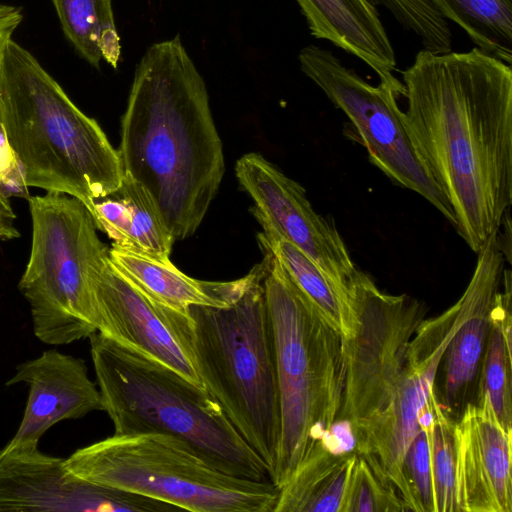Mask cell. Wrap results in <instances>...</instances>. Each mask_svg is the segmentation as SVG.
<instances>
[{
	"label": "cell",
	"instance_id": "1",
	"mask_svg": "<svg viewBox=\"0 0 512 512\" xmlns=\"http://www.w3.org/2000/svg\"><path fill=\"white\" fill-rule=\"evenodd\" d=\"M401 119L477 253L512 204V69L478 48L420 50L401 71Z\"/></svg>",
	"mask_w": 512,
	"mask_h": 512
},
{
	"label": "cell",
	"instance_id": "2",
	"mask_svg": "<svg viewBox=\"0 0 512 512\" xmlns=\"http://www.w3.org/2000/svg\"><path fill=\"white\" fill-rule=\"evenodd\" d=\"M358 325L344 340V388L336 422L345 426L354 453L398 494L407 511L413 500L404 457L420 430L419 412L435 390L445 350L462 323L463 297L442 314L424 319L423 302L391 295L358 270L352 283Z\"/></svg>",
	"mask_w": 512,
	"mask_h": 512
},
{
	"label": "cell",
	"instance_id": "3",
	"mask_svg": "<svg viewBox=\"0 0 512 512\" xmlns=\"http://www.w3.org/2000/svg\"><path fill=\"white\" fill-rule=\"evenodd\" d=\"M120 135L124 173L149 191L175 241L191 237L225 168L205 81L179 34L140 58Z\"/></svg>",
	"mask_w": 512,
	"mask_h": 512
},
{
	"label": "cell",
	"instance_id": "4",
	"mask_svg": "<svg viewBox=\"0 0 512 512\" xmlns=\"http://www.w3.org/2000/svg\"><path fill=\"white\" fill-rule=\"evenodd\" d=\"M0 124L28 187L76 197L89 210L120 187L118 150L98 122L14 40L0 62Z\"/></svg>",
	"mask_w": 512,
	"mask_h": 512
},
{
	"label": "cell",
	"instance_id": "5",
	"mask_svg": "<svg viewBox=\"0 0 512 512\" xmlns=\"http://www.w3.org/2000/svg\"><path fill=\"white\" fill-rule=\"evenodd\" d=\"M262 250L280 407L279 446L270 480L280 489L316 445L327 446L342 405L344 339L277 258Z\"/></svg>",
	"mask_w": 512,
	"mask_h": 512
},
{
	"label": "cell",
	"instance_id": "6",
	"mask_svg": "<svg viewBox=\"0 0 512 512\" xmlns=\"http://www.w3.org/2000/svg\"><path fill=\"white\" fill-rule=\"evenodd\" d=\"M88 338L103 411L114 434L172 435L229 475L270 480L262 459L207 389L99 332Z\"/></svg>",
	"mask_w": 512,
	"mask_h": 512
},
{
	"label": "cell",
	"instance_id": "7",
	"mask_svg": "<svg viewBox=\"0 0 512 512\" xmlns=\"http://www.w3.org/2000/svg\"><path fill=\"white\" fill-rule=\"evenodd\" d=\"M263 261L224 307L192 305L190 345L204 387L273 474L280 438L274 345Z\"/></svg>",
	"mask_w": 512,
	"mask_h": 512
},
{
	"label": "cell",
	"instance_id": "8",
	"mask_svg": "<svg viewBox=\"0 0 512 512\" xmlns=\"http://www.w3.org/2000/svg\"><path fill=\"white\" fill-rule=\"evenodd\" d=\"M64 466L82 481L192 512H275L280 494L270 480L229 475L188 442L161 433L114 434L76 450Z\"/></svg>",
	"mask_w": 512,
	"mask_h": 512
},
{
	"label": "cell",
	"instance_id": "9",
	"mask_svg": "<svg viewBox=\"0 0 512 512\" xmlns=\"http://www.w3.org/2000/svg\"><path fill=\"white\" fill-rule=\"evenodd\" d=\"M32 243L18 288L35 336L66 345L97 332L91 278L109 261L88 207L59 192L28 198Z\"/></svg>",
	"mask_w": 512,
	"mask_h": 512
},
{
	"label": "cell",
	"instance_id": "10",
	"mask_svg": "<svg viewBox=\"0 0 512 512\" xmlns=\"http://www.w3.org/2000/svg\"><path fill=\"white\" fill-rule=\"evenodd\" d=\"M301 71L349 118L369 160L393 182L424 197L454 226L453 210L424 167L401 119L397 99L403 83L380 80L374 86L315 44L298 54Z\"/></svg>",
	"mask_w": 512,
	"mask_h": 512
},
{
	"label": "cell",
	"instance_id": "11",
	"mask_svg": "<svg viewBox=\"0 0 512 512\" xmlns=\"http://www.w3.org/2000/svg\"><path fill=\"white\" fill-rule=\"evenodd\" d=\"M235 173L254 201L263 233L296 246L351 295L358 269L334 223L313 209L305 189L254 152L237 160Z\"/></svg>",
	"mask_w": 512,
	"mask_h": 512
},
{
	"label": "cell",
	"instance_id": "12",
	"mask_svg": "<svg viewBox=\"0 0 512 512\" xmlns=\"http://www.w3.org/2000/svg\"><path fill=\"white\" fill-rule=\"evenodd\" d=\"M91 291L97 332L205 388L190 345L189 313L152 300L125 278L110 259L92 276Z\"/></svg>",
	"mask_w": 512,
	"mask_h": 512
},
{
	"label": "cell",
	"instance_id": "13",
	"mask_svg": "<svg viewBox=\"0 0 512 512\" xmlns=\"http://www.w3.org/2000/svg\"><path fill=\"white\" fill-rule=\"evenodd\" d=\"M65 459L28 443L0 449V511L166 512L176 506L69 475Z\"/></svg>",
	"mask_w": 512,
	"mask_h": 512
},
{
	"label": "cell",
	"instance_id": "14",
	"mask_svg": "<svg viewBox=\"0 0 512 512\" xmlns=\"http://www.w3.org/2000/svg\"><path fill=\"white\" fill-rule=\"evenodd\" d=\"M511 442L487 392L466 404L455 421L459 512L512 511Z\"/></svg>",
	"mask_w": 512,
	"mask_h": 512
},
{
	"label": "cell",
	"instance_id": "15",
	"mask_svg": "<svg viewBox=\"0 0 512 512\" xmlns=\"http://www.w3.org/2000/svg\"><path fill=\"white\" fill-rule=\"evenodd\" d=\"M18 383L29 386L28 400L20 425L7 447L38 444L54 424L103 411L100 391L88 376L84 360L56 349L18 364L6 386Z\"/></svg>",
	"mask_w": 512,
	"mask_h": 512
},
{
	"label": "cell",
	"instance_id": "16",
	"mask_svg": "<svg viewBox=\"0 0 512 512\" xmlns=\"http://www.w3.org/2000/svg\"><path fill=\"white\" fill-rule=\"evenodd\" d=\"M477 254L474 273L462 294L465 316L442 359L447 404H455L464 397L474 382L485 350L491 311L504 272L505 256L499 244L498 231L491 234Z\"/></svg>",
	"mask_w": 512,
	"mask_h": 512
},
{
	"label": "cell",
	"instance_id": "17",
	"mask_svg": "<svg viewBox=\"0 0 512 512\" xmlns=\"http://www.w3.org/2000/svg\"><path fill=\"white\" fill-rule=\"evenodd\" d=\"M310 34L368 65L379 80L393 81L396 56L381 21L377 6L370 0H295Z\"/></svg>",
	"mask_w": 512,
	"mask_h": 512
},
{
	"label": "cell",
	"instance_id": "18",
	"mask_svg": "<svg viewBox=\"0 0 512 512\" xmlns=\"http://www.w3.org/2000/svg\"><path fill=\"white\" fill-rule=\"evenodd\" d=\"M90 212L113 247L172 263L170 254L175 240L152 195L131 175L124 173L120 187L95 200Z\"/></svg>",
	"mask_w": 512,
	"mask_h": 512
},
{
	"label": "cell",
	"instance_id": "19",
	"mask_svg": "<svg viewBox=\"0 0 512 512\" xmlns=\"http://www.w3.org/2000/svg\"><path fill=\"white\" fill-rule=\"evenodd\" d=\"M113 266L134 286L157 303L181 313L192 305L224 307L234 301L246 283V275L226 282L202 281L191 278L173 263L109 249Z\"/></svg>",
	"mask_w": 512,
	"mask_h": 512
},
{
	"label": "cell",
	"instance_id": "20",
	"mask_svg": "<svg viewBox=\"0 0 512 512\" xmlns=\"http://www.w3.org/2000/svg\"><path fill=\"white\" fill-rule=\"evenodd\" d=\"M356 459L319 443L280 488L275 512H342Z\"/></svg>",
	"mask_w": 512,
	"mask_h": 512
},
{
	"label": "cell",
	"instance_id": "21",
	"mask_svg": "<svg viewBox=\"0 0 512 512\" xmlns=\"http://www.w3.org/2000/svg\"><path fill=\"white\" fill-rule=\"evenodd\" d=\"M258 239L261 248L268 249L277 258L323 318L344 340L352 338L358 325L352 294L341 290L315 262L290 242L264 233L259 234Z\"/></svg>",
	"mask_w": 512,
	"mask_h": 512
},
{
	"label": "cell",
	"instance_id": "22",
	"mask_svg": "<svg viewBox=\"0 0 512 512\" xmlns=\"http://www.w3.org/2000/svg\"><path fill=\"white\" fill-rule=\"evenodd\" d=\"M62 30L77 53L91 66L101 61L118 67L120 36L112 0H51Z\"/></svg>",
	"mask_w": 512,
	"mask_h": 512
},
{
	"label": "cell",
	"instance_id": "23",
	"mask_svg": "<svg viewBox=\"0 0 512 512\" xmlns=\"http://www.w3.org/2000/svg\"><path fill=\"white\" fill-rule=\"evenodd\" d=\"M504 290L498 292L490 319L482 365V392L505 429L512 431L511 271L504 269Z\"/></svg>",
	"mask_w": 512,
	"mask_h": 512
},
{
	"label": "cell",
	"instance_id": "24",
	"mask_svg": "<svg viewBox=\"0 0 512 512\" xmlns=\"http://www.w3.org/2000/svg\"><path fill=\"white\" fill-rule=\"evenodd\" d=\"M476 48L512 64V0H430Z\"/></svg>",
	"mask_w": 512,
	"mask_h": 512
},
{
	"label": "cell",
	"instance_id": "25",
	"mask_svg": "<svg viewBox=\"0 0 512 512\" xmlns=\"http://www.w3.org/2000/svg\"><path fill=\"white\" fill-rule=\"evenodd\" d=\"M419 426L429 441L434 512H459L456 491L455 420L447 415L436 393L419 413Z\"/></svg>",
	"mask_w": 512,
	"mask_h": 512
},
{
	"label": "cell",
	"instance_id": "26",
	"mask_svg": "<svg viewBox=\"0 0 512 512\" xmlns=\"http://www.w3.org/2000/svg\"><path fill=\"white\" fill-rule=\"evenodd\" d=\"M406 507L396 492L386 487L367 462L357 456L342 512H402Z\"/></svg>",
	"mask_w": 512,
	"mask_h": 512
},
{
	"label": "cell",
	"instance_id": "27",
	"mask_svg": "<svg viewBox=\"0 0 512 512\" xmlns=\"http://www.w3.org/2000/svg\"><path fill=\"white\" fill-rule=\"evenodd\" d=\"M403 468L413 500V510L434 512L429 441L427 434L421 428L408 446Z\"/></svg>",
	"mask_w": 512,
	"mask_h": 512
},
{
	"label": "cell",
	"instance_id": "28",
	"mask_svg": "<svg viewBox=\"0 0 512 512\" xmlns=\"http://www.w3.org/2000/svg\"><path fill=\"white\" fill-rule=\"evenodd\" d=\"M28 188L20 163L0 124V190L8 197L28 199L30 197Z\"/></svg>",
	"mask_w": 512,
	"mask_h": 512
},
{
	"label": "cell",
	"instance_id": "29",
	"mask_svg": "<svg viewBox=\"0 0 512 512\" xmlns=\"http://www.w3.org/2000/svg\"><path fill=\"white\" fill-rule=\"evenodd\" d=\"M23 19L21 7L0 3V62L14 31Z\"/></svg>",
	"mask_w": 512,
	"mask_h": 512
},
{
	"label": "cell",
	"instance_id": "30",
	"mask_svg": "<svg viewBox=\"0 0 512 512\" xmlns=\"http://www.w3.org/2000/svg\"><path fill=\"white\" fill-rule=\"evenodd\" d=\"M16 215L12 209L9 197L0 190V241L20 237L14 225Z\"/></svg>",
	"mask_w": 512,
	"mask_h": 512
}]
</instances>
